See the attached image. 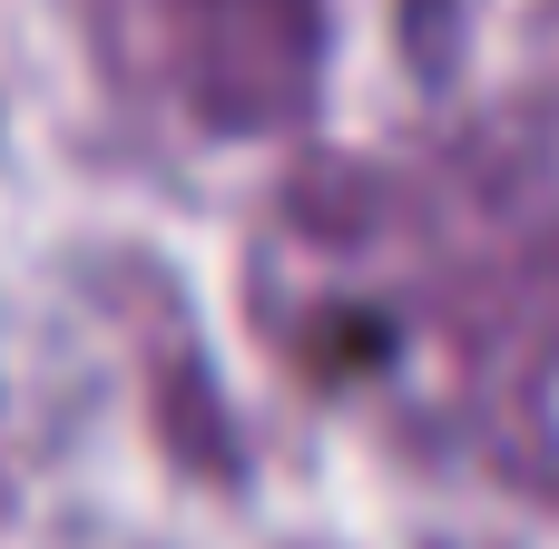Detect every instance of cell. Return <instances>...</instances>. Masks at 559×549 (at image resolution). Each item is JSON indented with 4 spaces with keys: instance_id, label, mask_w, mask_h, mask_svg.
Instances as JSON below:
<instances>
[{
    "instance_id": "obj_1",
    "label": "cell",
    "mask_w": 559,
    "mask_h": 549,
    "mask_svg": "<svg viewBox=\"0 0 559 549\" xmlns=\"http://www.w3.org/2000/svg\"><path fill=\"white\" fill-rule=\"evenodd\" d=\"M216 39L236 49H265V79H275V108H314V79H324V0H187Z\"/></svg>"
},
{
    "instance_id": "obj_2",
    "label": "cell",
    "mask_w": 559,
    "mask_h": 549,
    "mask_svg": "<svg viewBox=\"0 0 559 549\" xmlns=\"http://www.w3.org/2000/svg\"><path fill=\"white\" fill-rule=\"evenodd\" d=\"M403 363V314L393 305H373V295H354V305H314V344H305V373L334 393H354V383H383Z\"/></svg>"
}]
</instances>
